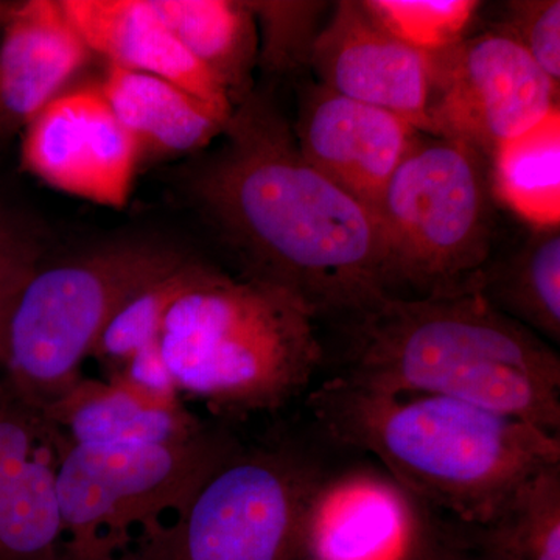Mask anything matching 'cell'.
I'll return each mask as SVG.
<instances>
[{
  "mask_svg": "<svg viewBox=\"0 0 560 560\" xmlns=\"http://www.w3.org/2000/svg\"><path fill=\"white\" fill-rule=\"evenodd\" d=\"M221 136L190 191L248 278L289 291L316 318L346 319L388 294L375 217L304 160L268 95L250 92Z\"/></svg>",
  "mask_w": 560,
  "mask_h": 560,
  "instance_id": "6da1fadb",
  "label": "cell"
},
{
  "mask_svg": "<svg viewBox=\"0 0 560 560\" xmlns=\"http://www.w3.org/2000/svg\"><path fill=\"white\" fill-rule=\"evenodd\" d=\"M342 377L388 394L448 397L560 434V359L478 291L383 294L349 316Z\"/></svg>",
  "mask_w": 560,
  "mask_h": 560,
  "instance_id": "7a4b0ae2",
  "label": "cell"
},
{
  "mask_svg": "<svg viewBox=\"0 0 560 560\" xmlns=\"http://www.w3.org/2000/svg\"><path fill=\"white\" fill-rule=\"evenodd\" d=\"M308 404L331 440L371 453L431 511L474 529L560 463V434L448 397L382 393L338 375Z\"/></svg>",
  "mask_w": 560,
  "mask_h": 560,
  "instance_id": "3957f363",
  "label": "cell"
},
{
  "mask_svg": "<svg viewBox=\"0 0 560 560\" xmlns=\"http://www.w3.org/2000/svg\"><path fill=\"white\" fill-rule=\"evenodd\" d=\"M316 316L289 291L202 265L172 305L160 348L178 394L221 412L278 410L323 360Z\"/></svg>",
  "mask_w": 560,
  "mask_h": 560,
  "instance_id": "277c9868",
  "label": "cell"
},
{
  "mask_svg": "<svg viewBox=\"0 0 560 560\" xmlns=\"http://www.w3.org/2000/svg\"><path fill=\"white\" fill-rule=\"evenodd\" d=\"M495 201L485 153L418 132L375 210L388 294L478 291L497 249Z\"/></svg>",
  "mask_w": 560,
  "mask_h": 560,
  "instance_id": "5b68a950",
  "label": "cell"
},
{
  "mask_svg": "<svg viewBox=\"0 0 560 560\" xmlns=\"http://www.w3.org/2000/svg\"><path fill=\"white\" fill-rule=\"evenodd\" d=\"M154 243H119L33 271L11 312L2 370L10 397L46 410L80 381L103 329L121 305L186 261Z\"/></svg>",
  "mask_w": 560,
  "mask_h": 560,
  "instance_id": "8992f818",
  "label": "cell"
},
{
  "mask_svg": "<svg viewBox=\"0 0 560 560\" xmlns=\"http://www.w3.org/2000/svg\"><path fill=\"white\" fill-rule=\"evenodd\" d=\"M234 453L205 430L165 444H70L57 475L62 556L130 560Z\"/></svg>",
  "mask_w": 560,
  "mask_h": 560,
  "instance_id": "52a82bcc",
  "label": "cell"
},
{
  "mask_svg": "<svg viewBox=\"0 0 560 560\" xmlns=\"http://www.w3.org/2000/svg\"><path fill=\"white\" fill-rule=\"evenodd\" d=\"M316 475L287 453H234L131 560H298L302 508Z\"/></svg>",
  "mask_w": 560,
  "mask_h": 560,
  "instance_id": "ba28073f",
  "label": "cell"
},
{
  "mask_svg": "<svg viewBox=\"0 0 560 560\" xmlns=\"http://www.w3.org/2000/svg\"><path fill=\"white\" fill-rule=\"evenodd\" d=\"M556 110L559 84L499 27L431 54V136L460 140L490 160Z\"/></svg>",
  "mask_w": 560,
  "mask_h": 560,
  "instance_id": "9c48e42d",
  "label": "cell"
},
{
  "mask_svg": "<svg viewBox=\"0 0 560 560\" xmlns=\"http://www.w3.org/2000/svg\"><path fill=\"white\" fill-rule=\"evenodd\" d=\"M434 512L375 466L316 475L298 534V560H430Z\"/></svg>",
  "mask_w": 560,
  "mask_h": 560,
  "instance_id": "30bf717a",
  "label": "cell"
},
{
  "mask_svg": "<svg viewBox=\"0 0 560 560\" xmlns=\"http://www.w3.org/2000/svg\"><path fill=\"white\" fill-rule=\"evenodd\" d=\"M21 160L47 186L114 209L130 200L140 162L101 84L62 92L40 110L24 128Z\"/></svg>",
  "mask_w": 560,
  "mask_h": 560,
  "instance_id": "8fae6325",
  "label": "cell"
},
{
  "mask_svg": "<svg viewBox=\"0 0 560 560\" xmlns=\"http://www.w3.org/2000/svg\"><path fill=\"white\" fill-rule=\"evenodd\" d=\"M311 69L338 94L396 114L429 135L431 55L396 38L363 2L331 7Z\"/></svg>",
  "mask_w": 560,
  "mask_h": 560,
  "instance_id": "7c38bea8",
  "label": "cell"
},
{
  "mask_svg": "<svg viewBox=\"0 0 560 560\" xmlns=\"http://www.w3.org/2000/svg\"><path fill=\"white\" fill-rule=\"evenodd\" d=\"M293 132L304 160L375 217L420 131L396 114L352 101L318 81L301 88Z\"/></svg>",
  "mask_w": 560,
  "mask_h": 560,
  "instance_id": "4fadbf2b",
  "label": "cell"
},
{
  "mask_svg": "<svg viewBox=\"0 0 560 560\" xmlns=\"http://www.w3.org/2000/svg\"><path fill=\"white\" fill-rule=\"evenodd\" d=\"M58 430L13 397L0 404V560H60Z\"/></svg>",
  "mask_w": 560,
  "mask_h": 560,
  "instance_id": "5bb4252c",
  "label": "cell"
},
{
  "mask_svg": "<svg viewBox=\"0 0 560 560\" xmlns=\"http://www.w3.org/2000/svg\"><path fill=\"white\" fill-rule=\"evenodd\" d=\"M91 55L61 2L11 5L0 39V136L24 130Z\"/></svg>",
  "mask_w": 560,
  "mask_h": 560,
  "instance_id": "9a60e30c",
  "label": "cell"
},
{
  "mask_svg": "<svg viewBox=\"0 0 560 560\" xmlns=\"http://www.w3.org/2000/svg\"><path fill=\"white\" fill-rule=\"evenodd\" d=\"M61 7L91 54L176 84L230 119L234 108L226 92L180 46L149 0H61Z\"/></svg>",
  "mask_w": 560,
  "mask_h": 560,
  "instance_id": "2e32d148",
  "label": "cell"
},
{
  "mask_svg": "<svg viewBox=\"0 0 560 560\" xmlns=\"http://www.w3.org/2000/svg\"><path fill=\"white\" fill-rule=\"evenodd\" d=\"M39 412L72 445L165 444L202 431L179 397L150 393L116 374L109 382L79 381Z\"/></svg>",
  "mask_w": 560,
  "mask_h": 560,
  "instance_id": "e0dca14e",
  "label": "cell"
},
{
  "mask_svg": "<svg viewBox=\"0 0 560 560\" xmlns=\"http://www.w3.org/2000/svg\"><path fill=\"white\" fill-rule=\"evenodd\" d=\"M101 90L135 140L139 160L195 153L219 138L228 121L183 88L119 66L108 65Z\"/></svg>",
  "mask_w": 560,
  "mask_h": 560,
  "instance_id": "ac0fdd59",
  "label": "cell"
},
{
  "mask_svg": "<svg viewBox=\"0 0 560 560\" xmlns=\"http://www.w3.org/2000/svg\"><path fill=\"white\" fill-rule=\"evenodd\" d=\"M168 31L226 92L232 108L253 92L259 32L249 2L149 0Z\"/></svg>",
  "mask_w": 560,
  "mask_h": 560,
  "instance_id": "d6986e66",
  "label": "cell"
},
{
  "mask_svg": "<svg viewBox=\"0 0 560 560\" xmlns=\"http://www.w3.org/2000/svg\"><path fill=\"white\" fill-rule=\"evenodd\" d=\"M481 272L478 293L550 345L560 342V226L536 228Z\"/></svg>",
  "mask_w": 560,
  "mask_h": 560,
  "instance_id": "ffe728a7",
  "label": "cell"
},
{
  "mask_svg": "<svg viewBox=\"0 0 560 560\" xmlns=\"http://www.w3.org/2000/svg\"><path fill=\"white\" fill-rule=\"evenodd\" d=\"M493 194L528 226H560V110L490 156Z\"/></svg>",
  "mask_w": 560,
  "mask_h": 560,
  "instance_id": "44dd1931",
  "label": "cell"
},
{
  "mask_svg": "<svg viewBox=\"0 0 560 560\" xmlns=\"http://www.w3.org/2000/svg\"><path fill=\"white\" fill-rule=\"evenodd\" d=\"M475 530L478 560H560V463L534 474Z\"/></svg>",
  "mask_w": 560,
  "mask_h": 560,
  "instance_id": "7402d4cb",
  "label": "cell"
},
{
  "mask_svg": "<svg viewBox=\"0 0 560 560\" xmlns=\"http://www.w3.org/2000/svg\"><path fill=\"white\" fill-rule=\"evenodd\" d=\"M202 264L187 259L125 302L103 329L91 357L119 370L139 350L160 342L162 324L175 301L198 278Z\"/></svg>",
  "mask_w": 560,
  "mask_h": 560,
  "instance_id": "603a6c76",
  "label": "cell"
},
{
  "mask_svg": "<svg viewBox=\"0 0 560 560\" xmlns=\"http://www.w3.org/2000/svg\"><path fill=\"white\" fill-rule=\"evenodd\" d=\"M259 32L257 66L271 75L311 69L313 47L326 24L329 2L261 0L249 2Z\"/></svg>",
  "mask_w": 560,
  "mask_h": 560,
  "instance_id": "cb8c5ba5",
  "label": "cell"
},
{
  "mask_svg": "<svg viewBox=\"0 0 560 560\" xmlns=\"http://www.w3.org/2000/svg\"><path fill=\"white\" fill-rule=\"evenodd\" d=\"M363 5L396 38L431 55L466 38L481 3L475 0H363Z\"/></svg>",
  "mask_w": 560,
  "mask_h": 560,
  "instance_id": "d4e9b609",
  "label": "cell"
},
{
  "mask_svg": "<svg viewBox=\"0 0 560 560\" xmlns=\"http://www.w3.org/2000/svg\"><path fill=\"white\" fill-rule=\"evenodd\" d=\"M495 27L517 40L536 65L560 84L559 0L508 2L506 16Z\"/></svg>",
  "mask_w": 560,
  "mask_h": 560,
  "instance_id": "484cf974",
  "label": "cell"
},
{
  "mask_svg": "<svg viewBox=\"0 0 560 560\" xmlns=\"http://www.w3.org/2000/svg\"><path fill=\"white\" fill-rule=\"evenodd\" d=\"M39 246L31 231L0 206V282L38 268Z\"/></svg>",
  "mask_w": 560,
  "mask_h": 560,
  "instance_id": "4316f807",
  "label": "cell"
},
{
  "mask_svg": "<svg viewBox=\"0 0 560 560\" xmlns=\"http://www.w3.org/2000/svg\"><path fill=\"white\" fill-rule=\"evenodd\" d=\"M35 270L22 272V275L0 282V370H2L3 357H5L7 329H9L11 312H13L25 282Z\"/></svg>",
  "mask_w": 560,
  "mask_h": 560,
  "instance_id": "83f0119b",
  "label": "cell"
},
{
  "mask_svg": "<svg viewBox=\"0 0 560 560\" xmlns=\"http://www.w3.org/2000/svg\"><path fill=\"white\" fill-rule=\"evenodd\" d=\"M430 560H478V558L475 556V552L463 550V548L441 540L436 550L431 555Z\"/></svg>",
  "mask_w": 560,
  "mask_h": 560,
  "instance_id": "f1b7e54d",
  "label": "cell"
},
{
  "mask_svg": "<svg viewBox=\"0 0 560 560\" xmlns=\"http://www.w3.org/2000/svg\"><path fill=\"white\" fill-rule=\"evenodd\" d=\"M11 5H13V3L0 2V31H2L3 22L7 20V14H9Z\"/></svg>",
  "mask_w": 560,
  "mask_h": 560,
  "instance_id": "f546056e",
  "label": "cell"
},
{
  "mask_svg": "<svg viewBox=\"0 0 560 560\" xmlns=\"http://www.w3.org/2000/svg\"><path fill=\"white\" fill-rule=\"evenodd\" d=\"M61 560H66V559H61Z\"/></svg>",
  "mask_w": 560,
  "mask_h": 560,
  "instance_id": "4dcf8cb0",
  "label": "cell"
}]
</instances>
